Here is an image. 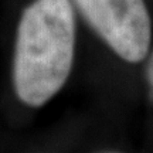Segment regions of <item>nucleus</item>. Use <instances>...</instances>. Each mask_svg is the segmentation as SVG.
<instances>
[{
	"label": "nucleus",
	"instance_id": "7ed1b4c3",
	"mask_svg": "<svg viewBox=\"0 0 153 153\" xmlns=\"http://www.w3.org/2000/svg\"><path fill=\"white\" fill-rule=\"evenodd\" d=\"M146 76H148V81L149 84L152 85L153 88V54L150 57V60L148 62V67H146Z\"/></svg>",
	"mask_w": 153,
	"mask_h": 153
},
{
	"label": "nucleus",
	"instance_id": "f03ea898",
	"mask_svg": "<svg viewBox=\"0 0 153 153\" xmlns=\"http://www.w3.org/2000/svg\"><path fill=\"white\" fill-rule=\"evenodd\" d=\"M91 27L120 58L142 61L150 45V17L143 0H75Z\"/></svg>",
	"mask_w": 153,
	"mask_h": 153
},
{
	"label": "nucleus",
	"instance_id": "f257e3e1",
	"mask_svg": "<svg viewBox=\"0 0 153 153\" xmlns=\"http://www.w3.org/2000/svg\"><path fill=\"white\" fill-rule=\"evenodd\" d=\"M75 51L70 0H36L24 10L16 36L13 84L17 97L41 106L64 87Z\"/></svg>",
	"mask_w": 153,
	"mask_h": 153
}]
</instances>
